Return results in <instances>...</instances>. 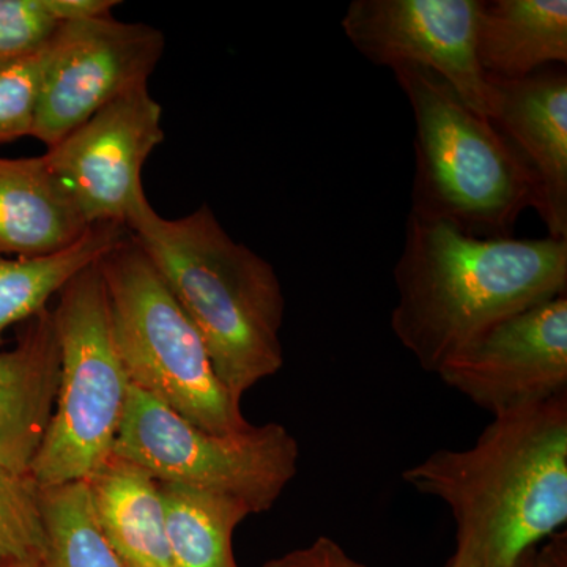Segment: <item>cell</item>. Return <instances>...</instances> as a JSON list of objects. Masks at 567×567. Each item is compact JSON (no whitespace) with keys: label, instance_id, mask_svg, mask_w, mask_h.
Wrapping results in <instances>:
<instances>
[{"label":"cell","instance_id":"cell-1","mask_svg":"<svg viewBox=\"0 0 567 567\" xmlns=\"http://www.w3.org/2000/svg\"><path fill=\"white\" fill-rule=\"evenodd\" d=\"M466 450H440L402 473L450 507L446 567H513L567 522V391L496 413Z\"/></svg>","mask_w":567,"mask_h":567},{"label":"cell","instance_id":"cell-2","mask_svg":"<svg viewBox=\"0 0 567 567\" xmlns=\"http://www.w3.org/2000/svg\"><path fill=\"white\" fill-rule=\"evenodd\" d=\"M393 275L391 330L436 375L492 324L567 295V240L475 237L409 213Z\"/></svg>","mask_w":567,"mask_h":567},{"label":"cell","instance_id":"cell-3","mask_svg":"<svg viewBox=\"0 0 567 567\" xmlns=\"http://www.w3.org/2000/svg\"><path fill=\"white\" fill-rule=\"evenodd\" d=\"M126 227L199 331L235 402L281 371L286 298L274 265L235 241L207 204L166 219L144 199Z\"/></svg>","mask_w":567,"mask_h":567},{"label":"cell","instance_id":"cell-4","mask_svg":"<svg viewBox=\"0 0 567 567\" xmlns=\"http://www.w3.org/2000/svg\"><path fill=\"white\" fill-rule=\"evenodd\" d=\"M393 73L416 126L410 213L475 237H511L518 216L535 208V192L502 134L434 71L399 65Z\"/></svg>","mask_w":567,"mask_h":567},{"label":"cell","instance_id":"cell-5","mask_svg":"<svg viewBox=\"0 0 567 567\" xmlns=\"http://www.w3.org/2000/svg\"><path fill=\"white\" fill-rule=\"evenodd\" d=\"M112 334L132 385L216 435L252 424L216 375L199 331L133 235L100 260Z\"/></svg>","mask_w":567,"mask_h":567},{"label":"cell","instance_id":"cell-6","mask_svg":"<svg viewBox=\"0 0 567 567\" xmlns=\"http://www.w3.org/2000/svg\"><path fill=\"white\" fill-rule=\"evenodd\" d=\"M51 311L61 371L54 412L29 472L39 488L81 483L112 456L130 388L100 262L66 282Z\"/></svg>","mask_w":567,"mask_h":567},{"label":"cell","instance_id":"cell-7","mask_svg":"<svg viewBox=\"0 0 567 567\" xmlns=\"http://www.w3.org/2000/svg\"><path fill=\"white\" fill-rule=\"evenodd\" d=\"M112 454L147 470L159 483L240 499L252 516L275 506L300 462L297 439L282 424L212 434L132 383Z\"/></svg>","mask_w":567,"mask_h":567},{"label":"cell","instance_id":"cell-8","mask_svg":"<svg viewBox=\"0 0 567 567\" xmlns=\"http://www.w3.org/2000/svg\"><path fill=\"white\" fill-rule=\"evenodd\" d=\"M164 33L114 17L65 22L51 41L32 136L54 147L126 93L147 87Z\"/></svg>","mask_w":567,"mask_h":567},{"label":"cell","instance_id":"cell-9","mask_svg":"<svg viewBox=\"0 0 567 567\" xmlns=\"http://www.w3.org/2000/svg\"><path fill=\"white\" fill-rule=\"evenodd\" d=\"M481 0H353L342 18L354 50L377 65H416L488 118L492 85L476 59Z\"/></svg>","mask_w":567,"mask_h":567},{"label":"cell","instance_id":"cell-10","mask_svg":"<svg viewBox=\"0 0 567 567\" xmlns=\"http://www.w3.org/2000/svg\"><path fill=\"white\" fill-rule=\"evenodd\" d=\"M162 104L147 87L115 100L73 130L44 162L87 223L128 221L142 200V169L162 144Z\"/></svg>","mask_w":567,"mask_h":567},{"label":"cell","instance_id":"cell-11","mask_svg":"<svg viewBox=\"0 0 567 567\" xmlns=\"http://www.w3.org/2000/svg\"><path fill=\"white\" fill-rule=\"evenodd\" d=\"M436 375L492 415L566 393L567 295L492 324Z\"/></svg>","mask_w":567,"mask_h":567},{"label":"cell","instance_id":"cell-12","mask_svg":"<svg viewBox=\"0 0 567 567\" xmlns=\"http://www.w3.org/2000/svg\"><path fill=\"white\" fill-rule=\"evenodd\" d=\"M488 121L524 166L547 237L567 240V74L536 71L524 80H494Z\"/></svg>","mask_w":567,"mask_h":567},{"label":"cell","instance_id":"cell-13","mask_svg":"<svg viewBox=\"0 0 567 567\" xmlns=\"http://www.w3.org/2000/svg\"><path fill=\"white\" fill-rule=\"evenodd\" d=\"M61 354L50 308L18 327L0 352V465L29 475L54 412Z\"/></svg>","mask_w":567,"mask_h":567},{"label":"cell","instance_id":"cell-14","mask_svg":"<svg viewBox=\"0 0 567 567\" xmlns=\"http://www.w3.org/2000/svg\"><path fill=\"white\" fill-rule=\"evenodd\" d=\"M91 227L43 155L0 158L2 256L32 259L65 251Z\"/></svg>","mask_w":567,"mask_h":567},{"label":"cell","instance_id":"cell-15","mask_svg":"<svg viewBox=\"0 0 567 567\" xmlns=\"http://www.w3.org/2000/svg\"><path fill=\"white\" fill-rule=\"evenodd\" d=\"M84 483L100 532L126 566L175 567L158 480L112 454Z\"/></svg>","mask_w":567,"mask_h":567},{"label":"cell","instance_id":"cell-16","mask_svg":"<svg viewBox=\"0 0 567 567\" xmlns=\"http://www.w3.org/2000/svg\"><path fill=\"white\" fill-rule=\"evenodd\" d=\"M475 50L494 80H524L567 63L566 0H481Z\"/></svg>","mask_w":567,"mask_h":567},{"label":"cell","instance_id":"cell-17","mask_svg":"<svg viewBox=\"0 0 567 567\" xmlns=\"http://www.w3.org/2000/svg\"><path fill=\"white\" fill-rule=\"evenodd\" d=\"M130 235L125 224L99 223L65 251L32 259H11L0 254V347L6 344L10 328L20 327L44 311L66 282L100 262Z\"/></svg>","mask_w":567,"mask_h":567},{"label":"cell","instance_id":"cell-18","mask_svg":"<svg viewBox=\"0 0 567 567\" xmlns=\"http://www.w3.org/2000/svg\"><path fill=\"white\" fill-rule=\"evenodd\" d=\"M162 487L166 535L175 567H240L234 535L252 511L240 499L178 484Z\"/></svg>","mask_w":567,"mask_h":567},{"label":"cell","instance_id":"cell-19","mask_svg":"<svg viewBox=\"0 0 567 567\" xmlns=\"http://www.w3.org/2000/svg\"><path fill=\"white\" fill-rule=\"evenodd\" d=\"M39 494L44 567H128L100 532L84 481L39 488Z\"/></svg>","mask_w":567,"mask_h":567},{"label":"cell","instance_id":"cell-20","mask_svg":"<svg viewBox=\"0 0 567 567\" xmlns=\"http://www.w3.org/2000/svg\"><path fill=\"white\" fill-rule=\"evenodd\" d=\"M115 0H0V61L47 47L65 22L110 17Z\"/></svg>","mask_w":567,"mask_h":567},{"label":"cell","instance_id":"cell-21","mask_svg":"<svg viewBox=\"0 0 567 567\" xmlns=\"http://www.w3.org/2000/svg\"><path fill=\"white\" fill-rule=\"evenodd\" d=\"M43 543L39 487L0 465V567L40 555Z\"/></svg>","mask_w":567,"mask_h":567},{"label":"cell","instance_id":"cell-22","mask_svg":"<svg viewBox=\"0 0 567 567\" xmlns=\"http://www.w3.org/2000/svg\"><path fill=\"white\" fill-rule=\"evenodd\" d=\"M51 41L40 51L0 61V144L32 136Z\"/></svg>","mask_w":567,"mask_h":567},{"label":"cell","instance_id":"cell-23","mask_svg":"<svg viewBox=\"0 0 567 567\" xmlns=\"http://www.w3.org/2000/svg\"><path fill=\"white\" fill-rule=\"evenodd\" d=\"M262 567H372L350 557L328 536H319L309 546L268 559Z\"/></svg>","mask_w":567,"mask_h":567},{"label":"cell","instance_id":"cell-24","mask_svg":"<svg viewBox=\"0 0 567 567\" xmlns=\"http://www.w3.org/2000/svg\"><path fill=\"white\" fill-rule=\"evenodd\" d=\"M536 567H567V535L555 533L550 543L537 550Z\"/></svg>","mask_w":567,"mask_h":567},{"label":"cell","instance_id":"cell-25","mask_svg":"<svg viewBox=\"0 0 567 567\" xmlns=\"http://www.w3.org/2000/svg\"><path fill=\"white\" fill-rule=\"evenodd\" d=\"M7 567H44L43 561H41V554L33 555V557H29L25 559H21V561L13 563V565Z\"/></svg>","mask_w":567,"mask_h":567},{"label":"cell","instance_id":"cell-26","mask_svg":"<svg viewBox=\"0 0 567 567\" xmlns=\"http://www.w3.org/2000/svg\"><path fill=\"white\" fill-rule=\"evenodd\" d=\"M513 567H536V548L527 551Z\"/></svg>","mask_w":567,"mask_h":567}]
</instances>
